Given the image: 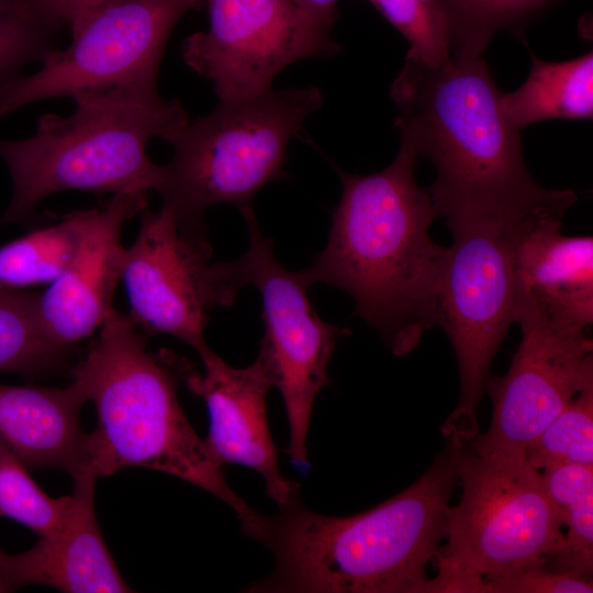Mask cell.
<instances>
[{
    "mask_svg": "<svg viewBox=\"0 0 593 593\" xmlns=\"http://www.w3.org/2000/svg\"><path fill=\"white\" fill-rule=\"evenodd\" d=\"M2 555H3V551L0 550V593L8 592V589L3 579V573H2Z\"/></svg>",
    "mask_w": 593,
    "mask_h": 593,
    "instance_id": "4dcf8cb0",
    "label": "cell"
},
{
    "mask_svg": "<svg viewBox=\"0 0 593 593\" xmlns=\"http://www.w3.org/2000/svg\"><path fill=\"white\" fill-rule=\"evenodd\" d=\"M459 502L447 510L446 545L425 592L486 593L488 584L534 567H550L564 533L541 473L525 456L479 454L463 445Z\"/></svg>",
    "mask_w": 593,
    "mask_h": 593,
    "instance_id": "8992f818",
    "label": "cell"
},
{
    "mask_svg": "<svg viewBox=\"0 0 593 593\" xmlns=\"http://www.w3.org/2000/svg\"><path fill=\"white\" fill-rule=\"evenodd\" d=\"M465 440L446 446L409 488L365 512L327 516L299 495L279 514L256 515L244 534L272 553L273 572L248 592L424 593L426 569L445 536Z\"/></svg>",
    "mask_w": 593,
    "mask_h": 593,
    "instance_id": "7a4b0ae2",
    "label": "cell"
},
{
    "mask_svg": "<svg viewBox=\"0 0 593 593\" xmlns=\"http://www.w3.org/2000/svg\"><path fill=\"white\" fill-rule=\"evenodd\" d=\"M98 478H74V490L57 526L20 553L2 555L8 592L46 585L65 593L134 592L122 577L98 524L94 486Z\"/></svg>",
    "mask_w": 593,
    "mask_h": 593,
    "instance_id": "2e32d148",
    "label": "cell"
},
{
    "mask_svg": "<svg viewBox=\"0 0 593 593\" xmlns=\"http://www.w3.org/2000/svg\"><path fill=\"white\" fill-rule=\"evenodd\" d=\"M70 97V115L45 113L34 135L0 138V157L12 182L0 226L29 220L59 191H157L161 165L149 159L147 144L155 137L171 143L190 122L182 104L164 99L157 85L93 88Z\"/></svg>",
    "mask_w": 593,
    "mask_h": 593,
    "instance_id": "5b68a950",
    "label": "cell"
},
{
    "mask_svg": "<svg viewBox=\"0 0 593 593\" xmlns=\"http://www.w3.org/2000/svg\"><path fill=\"white\" fill-rule=\"evenodd\" d=\"M146 205L147 193L123 191L101 209L79 211L76 250L63 273L37 294L44 329L61 349L69 351L89 337L114 310L125 251L121 231Z\"/></svg>",
    "mask_w": 593,
    "mask_h": 593,
    "instance_id": "9a60e30c",
    "label": "cell"
},
{
    "mask_svg": "<svg viewBox=\"0 0 593 593\" xmlns=\"http://www.w3.org/2000/svg\"><path fill=\"white\" fill-rule=\"evenodd\" d=\"M570 208L546 206L524 221L515 250L516 304L588 329L593 323V237L562 233Z\"/></svg>",
    "mask_w": 593,
    "mask_h": 593,
    "instance_id": "e0dca14e",
    "label": "cell"
},
{
    "mask_svg": "<svg viewBox=\"0 0 593 593\" xmlns=\"http://www.w3.org/2000/svg\"><path fill=\"white\" fill-rule=\"evenodd\" d=\"M68 499V495L56 499L46 494L27 468L0 443V517L44 536L61 519Z\"/></svg>",
    "mask_w": 593,
    "mask_h": 593,
    "instance_id": "d4e9b609",
    "label": "cell"
},
{
    "mask_svg": "<svg viewBox=\"0 0 593 593\" xmlns=\"http://www.w3.org/2000/svg\"><path fill=\"white\" fill-rule=\"evenodd\" d=\"M540 473L557 516L567 528L562 549L549 568L592 580L593 466L559 465Z\"/></svg>",
    "mask_w": 593,
    "mask_h": 593,
    "instance_id": "ffe728a7",
    "label": "cell"
},
{
    "mask_svg": "<svg viewBox=\"0 0 593 593\" xmlns=\"http://www.w3.org/2000/svg\"><path fill=\"white\" fill-rule=\"evenodd\" d=\"M593 581L540 566L497 579L486 593H592Z\"/></svg>",
    "mask_w": 593,
    "mask_h": 593,
    "instance_id": "83f0119b",
    "label": "cell"
},
{
    "mask_svg": "<svg viewBox=\"0 0 593 593\" xmlns=\"http://www.w3.org/2000/svg\"><path fill=\"white\" fill-rule=\"evenodd\" d=\"M522 338L506 373L490 377V426L468 447L479 454L525 456L526 448L582 391L593 385V340L586 328L557 323L516 304Z\"/></svg>",
    "mask_w": 593,
    "mask_h": 593,
    "instance_id": "7c38bea8",
    "label": "cell"
},
{
    "mask_svg": "<svg viewBox=\"0 0 593 593\" xmlns=\"http://www.w3.org/2000/svg\"><path fill=\"white\" fill-rule=\"evenodd\" d=\"M128 315L113 310L85 357L71 369L97 411L89 434V470L98 479L124 468H147L215 495L247 524L257 511L227 484L222 463L193 429L177 398L179 356L146 348Z\"/></svg>",
    "mask_w": 593,
    "mask_h": 593,
    "instance_id": "277c9868",
    "label": "cell"
},
{
    "mask_svg": "<svg viewBox=\"0 0 593 593\" xmlns=\"http://www.w3.org/2000/svg\"><path fill=\"white\" fill-rule=\"evenodd\" d=\"M68 353L46 334L37 294L0 284V372L49 373L64 365Z\"/></svg>",
    "mask_w": 593,
    "mask_h": 593,
    "instance_id": "44dd1931",
    "label": "cell"
},
{
    "mask_svg": "<svg viewBox=\"0 0 593 593\" xmlns=\"http://www.w3.org/2000/svg\"><path fill=\"white\" fill-rule=\"evenodd\" d=\"M536 469L593 466V385L578 394L525 450Z\"/></svg>",
    "mask_w": 593,
    "mask_h": 593,
    "instance_id": "cb8c5ba5",
    "label": "cell"
},
{
    "mask_svg": "<svg viewBox=\"0 0 593 593\" xmlns=\"http://www.w3.org/2000/svg\"><path fill=\"white\" fill-rule=\"evenodd\" d=\"M203 370L179 358L181 382L205 404L210 427L205 441L225 462L248 467L265 480L279 508L299 495V484L283 477L267 421L266 398L273 388L259 357L244 368L224 361L210 347L199 354Z\"/></svg>",
    "mask_w": 593,
    "mask_h": 593,
    "instance_id": "5bb4252c",
    "label": "cell"
},
{
    "mask_svg": "<svg viewBox=\"0 0 593 593\" xmlns=\"http://www.w3.org/2000/svg\"><path fill=\"white\" fill-rule=\"evenodd\" d=\"M249 245L238 259L245 286L261 299L265 334L258 357L280 392L289 425L288 454L301 471L310 467L307 433L316 395L328 383L327 366L337 337L348 331L322 320L313 309L301 271L277 260L272 239L261 232L253 209L242 212Z\"/></svg>",
    "mask_w": 593,
    "mask_h": 593,
    "instance_id": "8fae6325",
    "label": "cell"
},
{
    "mask_svg": "<svg viewBox=\"0 0 593 593\" xmlns=\"http://www.w3.org/2000/svg\"><path fill=\"white\" fill-rule=\"evenodd\" d=\"M447 16L451 54L481 56L500 31L518 34L536 12L555 0H440Z\"/></svg>",
    "mask_w": 593,
    "mask_h": 593,
    "instance_id": "603a6c76",
    "label": "cell"
},
{
    "mask_svg": "<svg viewBox=\"0 0 593 593\" xmlns=\"http://www.w3.org/2000/svg\"><path fill=\"white\" fill-rule=\"evenodd\" d=\"M204 0H119L71 29V43L53 48L32 75L0 87V120L36 101L93 88L157 85L170 33Z\"/></svg>",
    "mask_w": 593,
    "mask_h": 593,
    "instance_id": "30bf717a",
    "label": "cell"
},
{
    "mask_svg": "<svg viewBox=\"0 0 593 593\" xmlns=\"http://www.w3.org/2000/svg\"><path fill=\"white\" fill-rule=\"evenodd\" d=\"M418 156L406 139L384 169L361 176L334 168L342 195L327 243L302 270L307 284L346 291L355 314L371 326L395 356L413 351L437 326L448 248L429 234L437 216L427 189L414 177Z\"/></svg>",
    "mask_w": 593,
    "mask_h": 593,
    "instance_id": "6da1fadb",
    "label": "cell"
},
{
    "mask_svg": "<svg viewBox=\"0 0 593 593\" xmlns=\"http://www.w3.org/2000/svg\"><path fill=\"white\" fill-rule=\"evenodd\" d=\"M368 1L407 40L406 58L428 65L449 59V26L440 0Z\"/></svg>",
    "mask_w": 593,
    "mask_h": 593,
    "instance_id": "4316f807",
    "label": "cell"
},
{
    "mask_svg": "<svg viewBox=\"0 0 593 593\" xmlns=\"http://www.w3.org/2000/svg\"><path fill=\"white\" fill-rule=\"evenodd\" d=\"M134 243L125 248L121 281L128 316L149 334L168 335L201 354L210 312L231 306L245 287L237 261H212L205 225L180 221L161 205L142 209Z\"/></svg>",
    "mask_w": 593,
    "mask_h": 593,
    "instance_id": "9c48e42d",
    "label": "cell"
},
{
    "mask_svg": "<svg viewBox=\"0 0 593 593\" xmlns=\"http://www.w3.org/2000/svg\"><path fill=\"white\" fill-rule=\"evenodd\" d=\"M500 110L508 126L517 132L547 120H592V52L558 63L532 55L527 79L516 90L501 93Z\"/></svg>",
    "mask_w": 593,
    "mask_h": 593,
    "instance_id": "d6986e66",
    "label": "cell"
},
{
    "mask_svg": "<svg viewBox=\"0 0 593 593\" xmlns=\"http://www.w3.org/2000/svg\"><path fill=\"white\" fill-rule=\"evenodd\" d=\"M322 104L316 86L219 102L170 143L174 154L161 165L157 189L163 205L193 225H204L205 210L215 204L251 209L258 191L284 177L289 142Z\"/></svg>",
    "mask_w": 593,
    "mask_h": 593,
    "instance_id": "52a82bcc",
    "label": "cell"
},
{
    "mask_svg": "<svg viewBox=\"0 0 593 593\" xmlns=\"http://www.w3.org/2000/svg\"><path fill=\"white\" fill-rule=\"evenodd\" d=\"M87 402L65 388L0 383V443L27 469L54 468L74 478L89 470V434L80 424Z\"/></svg>",
    "mask_w": 593,
    "mask_h": 593,
    "instance_id": "ac0fdd59",
    "label": "cell"
},
{
    "mask_svg": "<svg viewBox=\"0 0 593 593\" xmlns=\"http://www.w3.org/2000/svg\"><path fill=\"white\" fill-rule=\"evenodd\" d=\"M59 29L40 16L26 0H0V87L55 48Z\"/></svg>",
    "mask_w": 593,
    "mask_h": 593,
    "instance_id": "484cf974",
    "label": "cell"
},
{
    "mask_svg": "<svg viewBox=\"0 0 593 593\" xmlns=\"http://www.w3.org/2000/svg\"><path fill=\"white\" fill-rule=\"evenodd\" d=\"M206 32L187 36L186 65L210 80L219 102H233L272 89L287 66L310 57H331L340 45L329 32L304 19L291 0H204Z\"/></svg>",
    "mask_w": 593,
    "mask_h": 593,
    "instance_id": "4fadbf2b",
    "label": "cell"
},
{
    "mask_svg": "<svg viewBox=\"0 0 593 593\" xmlns=\"http://www.w3.org/2000/svg\"><path fill=\"white\" fill-rule=\"evenodd\" d=\"M300 14L316 27L329 32L337 16L338 0H291Z\"/></svg>",
    "mask_w": 593,
    "mask_h": 593,
    "instance_id": "f546056e",
    "label": "cell"
},
{
    "mask_svg": "<svg viewBox=\"0 0 593 593\" xmlns=\"http://www.w3.org/2000/svg\"><path fill=\"white\" fill-rule=\"evenodd\" d=\"M501 93L482 55L451 54L438 65L405 58L391 86L395 127L434 166L427 191L444 220L517 216L577 201L571 189H545L533 180L521 132L501 113Z\"/></svg>",
    "mask_w": 593,
    "mask_h": 593,
    "instance_id": "3957f363",
    "label": "cell"
},
{
    "mask_svg": "<svg viewBox=\"0 0 593 593\" xmlns=\"http://www.w3.org/2000/svg\"><path fill=\"white\" fill-rule=\"evenodd\" d=\"M80 213L38 227L0 246V284L24 290L51 284L68 266L78 244Z\"/></svg>",
    "mask_w": 593,
    "mask_h": 593,
    "instance_id": "7402d4cb",
    "label": "cell"
},
{
    "mask_svg": "<svg viewBox=\"0 0 593 593\" xmlns=\"http://www.w3.org/2000/svg\"><path fill=\"white\" fill-rule=\"evenodd\" d=\"M45 21L70 30L102 8L119 0H26Z\"/></svg>",
    "mask_w": 593,
    "mask_h": 593,
    "instance_id": "f1b7e54d",
    "label": "cell"
},
{
    "mask_svg": "<svg viewBox=\"0 0 593 593\" xmlns=\"http://www.w3.org/2000/svg\"><path fill=\"white\" fill-rule=\"evenodd\" d=\"M532 213L445 220L452 245L440 286L437 326L449 338L460 379L457 406L441 426L445 438L455 435L470 441L480 433L477 412L491 365L515 323L516 243Z\"/></svg>",
    "mask_w": 593,
    "mask_h": 593,
    "instance_id": "ba28073f",
    "label": "cell"
}]
</instances>
